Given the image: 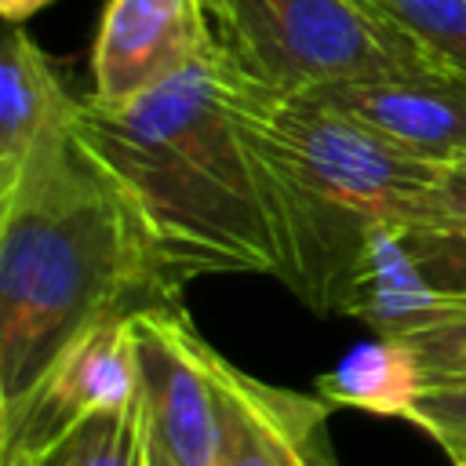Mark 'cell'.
I'll return each mask as SVG.
<instances>
[{
  "mask_svg": "<svg viewBox=\"0 0 466 466\" xmlns=\"http://www.w3.org/2000/svg\"><path fill=\"white\" fill-rule=\"evenodd\" d=\"M426 164H466V76L451 69L335 84L309 95Z\"/></svg>",
  "mask_w": 466,
  "mask_h": 466,
  "instance_id": "9",
  "label": "cell"
},
{
  "mask_svg": "<svg viewBox=\"0 0 466 466\" xmlns=\"http://www.w3.org/2000/svg\"><path fill=\"white\" fill-rule=\"evenodd\" d=\"M215 44L258 87L299 98L335 84L444 69L368 0H204Z\"/></svg>",
  "mask_w": 466,
  "mask_h": 466,
  "instance_id": "4",
  "label": "cell"
},
{
  "mask_svg": "<svg viewBox=\"0 0 466 466\" xmlns=\"http://www.w3.org/2000/svg\"><path fill=\"white\" fill-rule=\"evenodd\" d=\"M76 102L58 80L44 47L18 25L0 47V193H7L33 149L73 124Z\"/></svg>",
  "mask_w": 466,
  "mask_h": 466,
  "instance_id": "10",
  "label": "cell"
},
{
  "mask_svg": "<svg viewBox=\"0 0 466 466\" xmlns=\"http://www.w3.org/2000/svg\"><path fill=\"white\" fill-rule=\"evenodd\" d=\"M397 229L430 288L466 302V164L441 167L415 218Z\"/></svg>",
  "mask_w": 466,
  "mask_h": 466,
  "instance_id": "13",
  "label": "cell"
},
{
  "mask_svg": "<svg viewBox=\"0 0 466 466\" xmlns=\"http://www.w3.org/2000/svg\"><path fill=\"white\" fill-rule=\"evenodd\" d=\"M368 4H371V7H382V4H379V0H368ZM382 11H386V7H382Z\"/></svg>",
  "mask_w": 466,
  "mask_h": 466,
  "instance_id": "20",
  "label": "cell"
},
{
  "mask_svg": "<svg viewBox=\"0 0 466 466\" xmlns=\"http://www.w3.org/2000/svg\"><path fill=\"white\" fill-rule=\"evenodd\" d=\"M459 466H466V462H459Z\"/></svg>",
  "mask_w": 466,
  "mask_h": 466,
  "instance_id": "21",
  "label": "cell"
},
{
  "mask_svg": "<svg viewBox=\"0 0 466 466\" xmlns=\"http://www.w3.org/2000/svg\"><path fill=\"white\" fill-rule=\"evenodd\" d=\"M211 40L204 0H109L91 51V98L131 102L189 69Z\"/></svg>",
  "mask_w": 466,
  "mask_h": 466,
  "instance_id": "8",
  "label": "cell"
},
{
  "mask_svg": "<svg viewBox=\"0 0 466 466\" xmlns=\"http://www.w3.org/2000/svg\"><path fill=\"white\" fill-rule=\"evenodd\" d=\"M313 386L331 408H360L371 415L404 419L422 393V375L404 339L375 335L353 346L331 371L317 375Z\"/></svg>",
  "mask_w": 466,
  "mask_h": 466,
  "instance_id": "12",
  "label": "cell"
},
{
  "mask_svg": "<svg viewBox=\"0 0 466 466\" xmlns=\"http://www.w3.org/2000/svg\"><path fill=\"white\" fill-rule=\"evenodd\" d=\"M444 69L466 76V0H379Z\"/></svg>",
  "mask_w": 466,
  "mask_h": 466,
  "instance_id": "15",
  "label": "cell"
},
{
  "mask_svg": "<svg viewBox=\"0 0 466 466\" xmlns=\"http://www.w3.org/2000/svg\"><path fill=\"white\" fill-rule=\"evenodd\" d=\"M73 142L120 197L167 284L280 269L277 229L240 109V69L211 47L131 102L84 95Z\"/></svg>",
  "mask_w": 466,
  "mask_h": 466,
  "instance_id": "1",
  "label": "cell"
},
{
  "mask_svg": "<svg viewBox=\"0 0 466 466\" xmlns=\"http://www.w3.org/2000/svg\"><path fill=\"white\" fill-rule=\"evenodd\" d=\"M131 331L153 466H215L222 430L215 346L193 328L182 302L135 313Z\"/></svg>",
  "mask_w": 466,
  "mask_h": 466,
  "instance_id": "5",
  "label": "cell"
},
{
  "mask_svg": "<svg viewBox=\"0 0 466 466\" xmlns=\"http://www.w3.org/2000/svg\"><path fill=\"white\" fill-rule=\"evenodd\" d=\"M7 466H44V462H7Z\"/></svg>",
  "mask_w": 466,
  "mask_h": 466,
  "instance_id": "19",
  "label": "cell"
},
{
  "mask_svg": "<svg viewBox=\"0 0 466 466\" xmlns=\"http://www.w3.org/2000/svg\"><path fill=\"white\" fill-rule=\"evenodd\" d=\"M240 109L277 229V280L320 317L346 313L375 233L408 226L448 164H426L364 124L273 95L244 73Z\"/></svg>",
  "mask_w": 466,
  "mask_h": 466,
  "instance_id": "3",
  "label": "cell"
},
{
  "mask_svg": "<svg viewBox=\"0 0 466 466\" xmlns=\"http://www.w3.org/2000/svg\"><path fill=\"white\" fill-rule=\"evenodd\" d=\"M138 397L131 317H113L80 335L36 390L0 415V466L44 462L84 419L120 411Z\"/></svg>",
  "mask_w": 466,
  "mask_h": 466,
  "instance_id": "6",
  "label": "cell"
},
{
  "mask_svg": "<svg viewBox=\"0 0 466 466\" xmlns=\"http://www.w3.org/2000/svg\"><path fill=\"white\" fill-rule=\"evenodd\" d=\"M44 466H153L142 393L120 411L84 419L44 459Z\"/></svg>",
  "mask_w": 466,
  "mask_h": 466,
  "instance_id": "14",
  "label": "cell"
},
{
  "mask_svg": "<svg viewBox=\"0 0 466 466\" xmlns=\"http://www.w3.org/2000/svg\"><path fill=\"white\" fill-rule=\"evenodd\" d=\"M178 302L73 124L47 135L0 193V415L102 320Z\"/></svg>",
  "mask_w": 466,
  "mask_h": 466,
  "instance_id": "2",
  "label": "cell"
},
{
  "mask_svg": "<svg viewBox=\"0 0 466 466\" xmlns=\"http://www.w3.org/2000/svg\"><path fill=\"white\" fill-rule=\"evenodd\" d=\"M51 4H55V0H0V15H4L11 25H18V22L33 18L36 11L51 7Z\"/></svg>",
  "mask_w": 466,
  "mask_h": 466,
  "instance_id": "18",
  "label": "cell"
},
{
  "mask_svg": "<svg viewBox=\"0 0 466 466\" xmlns=\"http://www.w3.org/2000/svg\"><path fill=\"white\" fill-rule=\"evenodd\" d=\"M404 422L419 426L430 441H437L455 466L466 462V382L422 390L408 408Z\"/></svg>",
  "mask_w": 466,
  "mask_h": 466,
  "instance_id": "17",
  "label": "cell"
},
{
  "mask_svg": "<svg viewBox=\"0 0 466 466\" xmlns=\"http://www.w3.org/2000/svg\"><path fill=\"white\" fill-rule=\"evenodd\" d=\"M397 339H404L408 350L415 353L422 390L466 382V302L455 306L451 313H444L441 320H433L419 331L397 335Z\"/></svg>",
  "mask_w": 466,
  "mask_h": 466,
  "instance_id": "16",
  "label": "cell"
},
{
  "mask_svg": "<svg viewBox=\"0 0 466 466\" xmlns=\"http://www.w3.org/2000/svg\"><path fill=\"white\" fill-rule=\"evenodd\" d=\"M218 390V455L215 466H342L331 437V404L320 393H299L248 375L211 350Z\"/></svg>",
  "mask_w": 466,
  "mask_h": 466,
  "instance_id": "7",
  "label": "cell"
},
{
  "mask_svg": "<svg viewBox=\"0 0 466 466\" xmlns=\"http://www.w3.org/2000/svg\"><path fill=\"white\" fill-rule=\"evenodd\" d=\"M462 306V299H448L430 288L419 262L411 258L397 226L375 233L357 288L350 295L346 317L364 320L375 335H408L419 331L444 313Z\"/></svg>",
  "mask_w": 466,
  "mask_h": 466,
  "instance_id": "11",
  "label": "cell"
}]
</instances>
